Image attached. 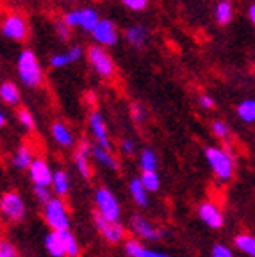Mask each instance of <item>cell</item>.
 Wrapping results in <instances>:
<instances>
[{"instance_id": "cell-37", "label": "cell", "mask_w": 255, "mask_h": 257, "mask_svg": "<svg viewBox=\"0 0 255 257\" xmlns=\"http://www.w3.org/2000/svg\"><path fill=\"white\" fill-rule=\"evenodd\" d=\"M0 257H20V253H18V250L15 248V245H11V243H8V241H2Z\"/></svg>"}, {"instance_id": "cell-16", "label": "cell", "mask_w": 255, "mask_h": 257, "mask_svg": "<svg viewBox=\"0 0 255 257\" xmlns=\"http://www.w3.org/2000/svg\"><path fill=\"white\" fill-rule=\"evenodd\" d=\"M50 133H52L54 141L59 145L61 149H73L75 147V138H73L72 128L68 127L64 121H54Z\"/></svg>"}, {"instance_id": "cell-24", "label": "cell", "mask_w": 255, "mask_h": 257, "mask_svg": "<svg viewBox=\"0 0 255 257\" xmlns=\"http://www.w3.org/2000/svg\"><path fill=\"white\" fill-rule=\"evenodd\" d=\"M32 161H34L32 150L29 149L27 145H20V147L16 149L15 156H13V166H15L16 170H29Z\"/></svg>"}, {"instance_id": "cell-22", "label": "cell", "mask_w": 255, "mask_h": 257, "mask_svg": "<svg viewBox=\"0 0 255 257\" xmlns=\"http://www.w3.org/2000/svg\"><path fill=\"white\" fill-rule=\"evenodd\" d=\"M45 248L52 257H66L63 239H61V232H57V230H50L45 236Z\"/></svg>"}, {"instance_id": "cell-1", "label": "cell", "mask_w": 255, "mask_h": 257, "mask_svg": "<svg viewBox=\"0 0 255 257\" xmlns=\"http://www.w3.org/2000/svg\"><path fill=\"white\" fill-rule=\"evenodd\" d=\"M43 220L50 227V230H57V232L68 230L72 227V220H70V211L66 207V202L61 197H56V195L43 205Z\"/></svg>"}, {"instance_id": "cell-44", "label": "cell", "mask_w": 255, "mask_h": 257, "mask_svg": "<svg viewBox=\"0 0 255 257\" xmlns=\"http://www.w3.org/2000/svg\"><path fill=\"white\" fill-rule=\"evenodd\" d=\"M0 246H2V239H0Z\"/></svg>"}, {"instance_id": "cell-25", "label": "cell", "mask_w": 255, "mask_h": 257, "mask_svg": "<svg viewBox=\"0 0 255 257\" xmlns=\"http://www.w3.org/2000/svg\"><path fill=\"white\" fill-rule=\"evenodd\" d=\"M61 239H63V246H64V253L66 257H79L80 255V245L77 241L75 234L68 230H61Z\"/></svg>"}, {"instance_id": "cell-13", "label": "cell", "mask_w": 255, "mask_h": 257, "mask_svg": "<svg viewBox=\"0 0 255 257\" xmlns=\"http://www.w3.org/2000/svg\"><path fill=\"white\" fill-rule=\"evenodd\" d=\"M89 131H91L96 145L112 150V141H111V136H109L107 125H105L104 116H102L98 111H93L91 116H89Z\"/></svg>"}, {"instance_id": "cell-33", "label": "cell", "mask_w": 255, "mask_h": 257, "mask_svg": "<svg viewBox=\"0 0 255 257\" xmlns=\"http://www.w3.org/2000/svg\"><path fill=\"white\" fill-rule=\"evenodd\" d=\"M18 121H20V123L24 125V128H27V131L34 128V116H32V112L29 111V109H25V107L18 109Z\"/></svg>"}, {"instance_id": "cell-14", "label": "cell", "mask_w": 255, "mask_h": 257, "mask_svg": "<svg viewBox=\"0 0 255 257\" xmlns=\"http://www.w3.org/2000/svg\"><path fill=\"white\" fill-rule=\"evenodd\" d=\"M91 34L95 38L96 45H102V47H112L118 41V29L111 20H102L100 18V22L95 25Z\"/></svg>"}, {"instance_id": "cell-43", "label": "cell", "mask_w": 255, "mask_h": 257, "mask_svg": "<svg viewBox=\"0 0 255 257\" xmlns=\"http://www.w3.org/2000/svg\"><path fill=\"white\" fill-rule=\"evenodd\" d=\"M4 125H6V114H4V111L0 109V128L4 127Z\"/></svg>"}, {"instance_id": "cell-32", "label": "cell", "mask_w": 255, "mask_h": 257, "mask_svg": "<svg viewBox=\"0 0 255 257\" xmlns=\"http://www.w3.org/2000/svg\"><path fill=\"white\" fill-rule=\"evenodd\" d=\"M52 197H54V191L50 186H34V198H36L38 204L45 205Z\"/></svg>"}, {"instance_id": "cell-30", "label": "cell", "mask_w": 255, "mask_h": 257, "mask_svg": "<svg viewBox=\"0 0 255 257\" xmlns=\"http://www.w3.org/2000/svg\"><path fill=\"white\" fill-rule=\"evenodd\" d=\"M141 182H143L145 189L148 193H157L161 189V177L157 173V170H152V172H141Z\"/></svg>"}, {"instance_id": "cell-23", "label": "cell", "mask_w": 255, "mask_h": 257, "mask_svg": "<svg viewBox=\"0 0 255 257\" xmlns=\"http://www.w3.org/2000/svg\"><path fill=\"white\" fill-rule=\"evenodd\" d=\"M148 38V31L143 25H131V27L125 31V40L132 45L134 48H141L147 43Z\"/></svg>"}, {"instance_id": "cell-26", "label": "cell", "mask_w": 255, "mask_h": 257, "mask_svg": "<svg viewBox=\"0 0 255 257\" xmlns=\"http://www.w3.org/2000/svg\"><path fill=\"white\" fill-rule=\"evenodd\" d=\"M0 100L8 105H18L20 102V91L15 86V82H2L0 84Z\"/></svg>"}, {"instance_id": "cell-3", "label": "cell", "mask_w": 255, "mask_h": 257, "mask_svg": "<svg viewBox=\"0 0 255 257\" xmlns=\"http://www.w3.org/2000/svg\"><path fill=\"white\" fill-rule=\"evenodd\" d=\"M18 77H20L22 84L27 88H38L43 82L40 61L32 50H24L18 56Z\"/></svg>"}, {"instance_id": "cell-39", "label": "cell", "mask_w": 255, "mask_h": 257, "mask_svg": "<svg viewBox=\"0 0 255 257\" xmlns=\"http://www.w3.org/2000/svg\"><path fill=\"white\" fill-rule=\"evenodd\" d=\"M132 114H134V120L138 121V123H141V121H145V116H147V111H145L141 105L136 104L134 107H132Z\"/></svg>"}, {"instance_id": "cell-35", "label": "cell", "mask_w": 255, "mask_h": 257, "mask_svg": "<svg viewBox=\"0 0 255 257\" xmlns=\"http://www.w3.org/2000/svg\"><path fill=\"white\" fill-rule=\"evenodd\" d=\"M211 131H212V134H214L216 138H221V140H225V138L228 136V125L225 123V121H221V120L212 121Z\"/></svg>"}, {"instance_id": "cell-27", "label": "cell", "mask_w": 255, "mask_h": 257, "mask_svg": "<svg viewBox=\"0 0 255 257\" xmlns=\"http://www.w3.org/2000/svg\"><path fill=\"white\" fill-rule=\"evenodd\" d=\"M234 246L248 257H255V236L251 234H239L234 237Z\"/></svg>"}, {"instance_id": "cell-31", "label": "cell", "mask_w": 255, "mask_h": 257, "mask_svg": "<svg viewBox=\"0 0 255 257\" xmlns=\"http://www.w3.org/2000/svg\"><path fill=\"white\" fill-rule=\"evenodd\" d=\"M214 16L216 22L221 25H227L232 20V4L230 0H219L218 6L214 9Z\"/></svg>"}, {"instance_id": "cell-20", "label": "cell", "mask_w": 255, "mask_h": 257, "mask_svg": "<svg viewBox=\"0 0 255 257\" xmlns=\"http://www.w3.org/2000/svg\"><path fill=\"white\" fill-rule=\"evenodd\" d=\"M70 186H72V182H70V175H68L64 170H54V175H52V184H50V188H52L54 195L56 197H66L68 193H70Z\"/></svg>"}, {"instance_id": "cell-8", "label": "cell", "mask_w": 255, "mask_h": 257, "mask_svg": "<svg viewBox=\"0 0 255 257\" xmlns=\"http://www.w3.org/2000/svg\"><path fill=\"white\" fill-rule=\"evenodd\" d=\"M93 221H95V227L100 232V236L104 237L107 243H111V245L121 243L125 239V227L120 221L107 220V218H104L102 214L96 213V211L93 214Z\"/></svg>"}, {"instance_id": "cell-6", "label": "cell", "mask_w": 255, "mask_h": 257, "mask_svg": "<svg viewBox=\"0 0 255 257\" xmlns=\"http://www.w3.org/2000/svg\"><path fill=\"white\" fill-rule=\"evenodd\" d=\"M64 24L70 29L79 27L86 32H91L95 29V25L100 22V16L95 9L91 8H84V9H73V11H68L64 15Z\"/></svg>"}, {"instance_id": "cell-42", "label": "cell", "mask_w": 255, "mask_h": 257, "mask_svg": "<svg viewBox=\"0 0 255 257\" xmlns=\"http://www.w3.org/2000/svg\"><path fill=\"white\" fill-rule=\"evenodd\" d=\"M248 16H250L251 24H255V4L250 6V9H248Z\"/></svg>"}, {"instance_id": "cell-41", "label": "cell", "mask_w": 255, "mask_h": 257, "mask_svg": "<svg viewBox=\"0 0 255 257\" xmlns=\"http://www.w3.org/2000/svg\"><path fill=\"white\" fill-rule=\"evenodd\" d=\"M57 27H59V36H61V40L66 41L68 40V31H70V27H68V25L64 24V20L57 22Z\"/></svg>"}, {"instance_id": "cell-7", "label": "cell", "mask_w": 255, "mask_h": 257, "mask_svg": "<svg viewBox=\"0 0 255 257\" xmlns=\"http://www.w3.org/2000/svg\"><path fill=\"white\" fill-rule=\"evenodd\" d=\"M88 61L93 66L96 73L104 79H111L114 75V63H112L111 56L105 50L102 45H96V47L88 48Z\"/></svg>"}, {"instance_id": "cell-4", "label": "cell", "mask_w": 255, "mask_h": 257, "mask_svg": "<svg viewBox=\"0 0 255 257\" xmlns=\"http://www.w3.org/2000/svg\"><path fill=\"white\" fill-rule=\"evenodd\" d=\"M95 207L96 213L112 221H120L121 205L116 195L109 188H98L95 191Z\"/></svg>"}, {"instance_id": "cell-36", "label": "cell", "mask_w": 255, "mask_h": 257, "mask_svg": "<svg viewBox=\"0 0 255 257\" xmlns=\"http://www.w3.org/2000/svg\"><path fill=\"white\" fill-rule=\"evenodd\" d=\"M121 4L131 11H143L148 6V0H121Z\"/></svg>"}, {"instance_id": "cell-34", "label": "cell", "mask_w": 255, "mask_h": 257, "mask_svg": "<svg viewBox=\"0 0 255 257\" xmlns=\"http://www.w3.org/2000/svg\"><path fill=\"white\" fill-rule=\"evenodd\" d=\"M211 257H235V255L230 246L223 245V243H216L211 250Z\"/></svg>"}, {"instance_id": "cell-5", "label": "cell", "mask_w": 255, "mask_h": 257, "mask_svg": "<svg viewBox=\"0 0 255 257\" xmlns=\"http://www.w3.org/2000/svg\"><path fill=\"white\" fill-rule=\"evenodd\" d=\"M0 213L9 221H22L27 214V205L20 193L8 191L0 197Z\"/></svg>"}, {"instance_id": "cell-40", "label": "cell", "mask_w": 255, "mask_h": 257, "mask_svg": "<svg viewBox=\"0 0 255 257\" xmlns=\"http://www.w3.org/2000/svg\"><path fill=\"white\" fill-rule=\"evenodd\" d=\"M198 102H200V105H202L203 109H212V107H214V98H212V96H209V95H200Z\"/></svg>"}, {"instance_id": "cell-11", "label": "cell", "mask_w": 255, "mask_h": 257, "mask_svg": "<svg viewBox=\"0 0 255 257\" xmlns=\"http://www.w3.org/2000/svg\"><path fill=\"white\" fill-rule=\"evenodd\" d=\"M196 214H198V218L207 225L209 229L218 230V229H221L225 223L223 211H221L214 202H203V204H200Z\"/></svg>"}, {"instance_id": "cell-38", "label": "cell", "mask_w": 255, "mask_h": 257, "mask_svg": "<svg viewBox=\"0 0 255 257\" xmlns=\"http://www.w3.org/2000/svg\"><path fill=\"white\" fill-rule=\"evenodd\" d=\"M120 149H121V152H123L127 157H132L136 154V143L132 140H123L120 143Z\"/></svg>"}, {"instance_id": "cell-17", "label": "cell", "mask_w": 255, "mask_h": 257, "mask_svg": "<svg viewBox=\"0 0 255 257\" xmlns=\"http://www.w3.org/2000/svg\"><path fill=\"white\" fill-rule=\"evenodd\" d=\"M123 250L129 257H172L159 250H152L145 246L140 239H125Z\"/></svg>"}, {"instance_id": "cell-15", "label": "cell", "mask_w": 255, "mask_h": 257, "mask_svg": "<svg viewBox=\"0 0 255 257\" xmlns=\"http://www.w3.org/2000/svg\"><path fill=\"white\" fill-rule=\"evenodd\" d=\"M89 157H91V145L88 141H80L79 147L73 152V163H75L77 172L80 173V177L84 179H91L93 170L89 165Z\"/></svg>"}, {"instance_id": "cell-19", "label": "cell", "mask_w": 255, "mask_h": 257, "mask_svg": "<svg viewBox=\"0 0 255 257\" xmlns=\"http://www.w3.org/2000/svg\"><path fill=\"white\" fill-rule=\"evenodd\" d=\"M91 159L96 161L100 166H104L107 170H120V163L112 156V152L109 149H104V147H100V145H95L91 147Z\"/></svg>"}, {"instance_id": "cell-2", "label": "cell", "mask_w": 255, "mask_h": 257, "mask_svg": "<svg viewBox=\"0 0 255 257\" xmlns=\"http://www.w3.org/2000/svg\"><path fill=\"white\" fill-rule=\"evenodd\" d=\"M205 159H207L209 168L214 173L216 179H219V181H230L232 177H234V157L228 154V150L219 149V147H207L205 149Z\"/></svg>"}, {"instance_id": "cell-12", "label": "cell", "mask_w": 255, "mask_h": 257, "mask_svg": "<svg viewBox=\"0 0 255 257\" xmlns=\"http://www.w3.org/2000/svg\"><path fill=\"white\" fill-rule=\"evenodd\" d=\"M54 170L50 168L43 157H34V161L29 166V177L34 186H50L52 184Z\"/></svg>"}, {"instance_id": "cell-21", "label": "cell", "mask_w": 255, "mask_h": 257, "mask_svg": "<svg viewBox=\"0 0 255 257\" xmlns=\"http://www.w3.org/2000/svg\"><path fill=\"white\" fill-rule=\"evenodd\" d=\"M129 193H131L136 205H140V207H147L148 205V191L145 189L140 177H134V179L129 181Z\"/></svg>"}, {"instance_id": "cell-10", "label": "cell", "mask_w": 255, "mask_h": 257, "mask_svg": "<svg viewBox=\"0 0 255 257\" xmlns=\"http://www.w3.org/2000/svg\"><path fill=\"white\" fill-rule=\"evenodd\" d=\"M2 34L8 40L13 41H24L27 38V22L22 15H9L4 22H2Z\"/></svg>"}, {"instance_id": "cell-29", "label": "cell", "mask_w": 255, "mask_h": 257, "mask_svg": "<svg viewBox=\"0 0 255 257\" xmlns=\"http://www.w3.org/2000/svg\"><path fill=\"white\" fill-rule=\"evenodd\" d=\"M237 116H239V120H243L244 123H255V100L253 98L243 100L237 105Z\"/></svg>"}, {"instance_id": "cell-9", "label": "cell", "mask_w": 255, "mask_h": 257, "mask_svg": "<svg viewBox=\"0 0 255 257\" xmlns=\"http://www.w3.org/2000/svg\"><path fill=\"white\" fill-rule=\"evenodd\" d=\"M129 227H131V232L134 234L136 237H140V239H143V241H157L163 237V230L157 229L150 220H147V218L141 216V214H134V216L131 218Z\"/></svg>"}, {"instance_id": "cell-28", "label": "cell", "mask_w": 255, "mask_h": 257, "mask_svg": "<svg viewBox=\"0 0 255 257\" xmlns=\"http://www.w3.org/2000/svg\"><path fill=\"white\" fill-rule=\"evenodd\" d=\"M138 159H140L138 163H140L141 172H152V170H157V165H159V161H157V154L152 149H143L140 152V157H138Z\"/></svg>"}, {"instance_id": "cell-18", "label": "cell", "mask_w": 255, "mask_h": 257, "mask_svg": "<svg viewBox=\"0 0 255 257\" xmlns=\"http://www.w3.org/2000/svg\"><path fill=\"white\" fill-rule=\"evenodd\" d=\"M82 56H84L82 47H79V45H73V47L68 48L66 52L54 54V56L50 57V64H52L54 68H64V66H68V64L77 63V61H79Z\"/></svg>"}]
</instances>
